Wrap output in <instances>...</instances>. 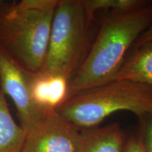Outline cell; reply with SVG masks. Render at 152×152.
<instances>
[{
  "label": "cell",
  "mask_w": 152,
  "mask_h": 152,
  "mask_svg": "<svg viewBox=\"0 0 152 152\" xmlns=\"http://www.w3.org/2000/svg\"><path fill=\"white\" fill-rule=\"evenodd\" d=\"M90 24L81 0H59L53 16L42 72L61 75L70 80L87 54Z\"/></svg>",
  "instance_id": "cell-4"
},
{
  "label": "cell",
  "mask_w": 152,
  "mask_h": 152,
  "mask_svg": "<svg viewBox=\"0 0 152 152\" xmlns=\"http://www.w3.org/2000/svg\"><path fill=\"white\" fill-rule=\"evenodd\" d=\"M122 80L152 86V40L133 49L109 82Z\"/></svg>",
  "instance_id": "cell-9"
},
{
  "label": "cell",
  "mask_w": 152,
  "mask_h": 152,
  "mask_svg": "<svg viewBox=\"0 0 152 152\" xmlns=\"http://www.w3.org/2000/svg\"><path fill=\"white\" fill-rule=\"evenodd\" d=\"M152 23V3L136 10L114 13L102 23L92 47L68 81L66 99L111 80L138 37Z\"/></svg>",
  "instance_id": "cell-1"
},
{
  "label": "cell",
  "mask_w": 152,
  "mask_h": 152,
  "mask_svg": "<svg viewBox=\"0 0 152 152\" xmlns=\"http://www.w3.org/2000/svg\"><path fill=\"white\" fill-rule=\"evenodd\" d=\"M139 119L140 121V132L145 152H152V113Z\"/></svg>",
  "instance_id": "cell-12"
},
{
  "label": "cell",
  "mask_w": 152,
  "mask_h": 152,
  "mask_svg": "<svg viewBox=\"0 0 152 152\" xmlns=\"http://www.w3.org/2000/svg\"><path fill=\"white\" fill-rule=\"evenodd\" d=\"M68 80L61 75L41 73L32 76L31 93L34 102L45 110H55L65 102Z\"/></svg>",
  "instance_id": "cell-7"
},
{
  "label": "cell",
  "mask_w": 152,
  "mask_h": 152,
  "mask_svg": "<svg viewBox=\"0 0 152 152\" xmlns=\"http://www.w3.org/2000/svg\"><path fill=\"white\" fill-rule=\"evenodd\" d=\"M89 20L92 22L96 11L111 9L114 13L129 12L151 4L144 0H81Z\"/></svg>",
  "instance_id": "cell-11"
},
{
  "label": "cell",
  "mask_w": 152,
  "mask_h": 152,
  "mask_svg": "<svg viewBox=\"0 0 152 152\" xmlns=\"http://www.w3.org/2000/svg\"><path fill=\"white\" fill-rule=\"evenodd\" d=\"M123 152H145L140 131L125 140Z\"/></svg>",
  "instance_id": "cell-13"
},
{
  "label": "cell",
  "mask_w": 152,
  "mask_h": 152,
  "mask_svg": "<svg viewBox=\"0 0 152 152\" xmlns=\"http://www.w3.org/2000/svg\"><path fill=\"white\" fill-rule=\"evenodd\" d=\"M32 75L0 47V89L14 101L20 127L25 132L53 111L42 109L34 102L31 93Z\"/></svg>",
  "instance_id": "cell-5"
},
{
  "label": "cell",
  "mask_w": 152,
  "mask_h": 152,
  "mask_svg": "<svg viewBox=\"0 0 152 152\" xmlns=\"http://www.w3.org/2000/svg\"><path fill=\"white\" fill-rule=\"evenodd\" d=\"M76 152H123L125 139L121 126L112 123L106 126L80 130Z\"/></svg>",
  "instance_id": "cell-8"
},
{
  "label": "cell",
  "mask_w": 152,
  "mask_h": 152,
  "mask_svg": "<svg viewBox=\"0 0 152 152\" xmlns=\"http://www.w3.org/2000/svg\"><path fill=\"white\" fill-rule=\"evenodd\" d=\"M150 40H152V23L151 24V26H150L149 27L138 37V39H137L135 43L134 44L133 49L136 48V47L140 46V45H143V44L147 42H149Z\"/></svg>",
  "instance_id": "cell-14"
},
{
  "label": "cell",
  "mask_w": 152,
  "mask_h": 152,
  "mask_svg": "<svg viewBox=\"0 0 152 152\" xmlns=\"http://www.w3.org/2000/svg\"><path fill=\"white\" fill-rule=\"evenodd\" d=\"M55 111L80 130L96 127L117 111L141 118L152 113V86L128 80L109 82L73 95Z\"/></svg>",
  "instance_id": "cell-3"
},
{
  "label": "cell",
  "mask_w": 152,
  "mask_h": 152,
  "mask_svg": "<svg viewBox=\"0 0 152 152\" xmlns=\"http://www.w3.org/2000/svg\"><path fill=\"white\" fill-rule=\"evenodd\" d=\"M80 130L53 110L26 132L20 152H76Z\"/></svg>",
  "instance_id": "cell-6"
},
{
  "label": "cell",
  "mask_w": 152,
  "mask_h": 152,
  "mask_svg": "<svg viewBox=\"0 0 152 152\" xmlns=\"http://www.w3.org/2000/svg\"><path fill=\"white\" fill-rule=\"evenodd\" d=\"M58 1L23 0L7 6L0 3V47L31 75L42 71Z\"/></svg>",
  "instance_id": "cell-2"
},
{
  "label": "cell",
  "mask_w": 152,
  "mask_h": 152,
  "mask_svg": "<svg viewBox=\"0 0 152 152\" xmlns=\"http://www.w3.org/2000/svg\"><path fill=\"white\" fill-rule=\"evenodd\" d=\"M0 89V152H20L26 132L15 122Z\"/></svg>",
  "instance_id": "cell-10"
}]
</instances>
